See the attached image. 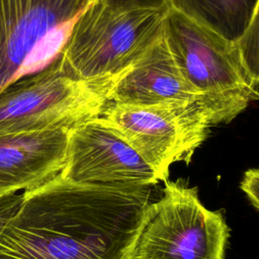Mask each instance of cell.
<instances>
[{
  "instance_id": "1",
  "label": "cell",
  "mask_w": 259,
  "mask_h": 259,
  "mask_svg": "<svg viewBox=\"0 0 259 259\" xmlns=\"http://www.w3.org/2000/svg\"><path fill=\"white\" fill-rule=\"evenodd\" d=\"M152 187L81 184L61 173L24 191L0 234V259H133Z\"/></svg>"
},
{
  "instance_id": "2",
  "label": "cell",
  "mask_w": 259,
  "mask_h": 259,
  "mask_svg": "<svg viewBox=\"0 0 259 259\" xmlns=\"http://www.w3.org/2000/svg\"><path fill=\"white\" fill-rule=\"evenodd\" d=\"M168 9H122L93 0L60 53L62 68L83 81L115 80L163 37Z\"/></svg>"
},
{
  "instance_id": "3",
  "label": "cell",
  "mask_w": 259,
  "mask_h": 259,
  "mask_svg": "<svg viewBox=\"0 0 259 259\" xmlns=\"http://www.w3.org/2000/svg\"><path fill=\"white\" fill-rule=\"evenodd\" d=\"M164 37L184 79L201 96L214 125L226 124L259 100L237 44L169 8Z\"/></svg>"
},
{
  "instance_id": "4",
  "label": "cell",
  "mask_w": 259,
  "mask_h": 259,
  "mask_svg": "<svg viewBox=\"0 0 259 259\" xmlns=\"http://www.w3.org/2000/svg\"><path fill=\"white\" fill-rule=\"evenodd\" d=\"M115 80L89 82L73 78L64 71L58 57L42 70L0 92V134L71 131L100 115Z\"/></svg>"
},
{
  "instance_id": "5",
  "label": "cell",
  "mask_w": 259,
  "mask_h": 259,
  "mask_svg": "<svg viewBox=\"0 0 259 259\" xmlns=\"http://www.w3.org/2000/svg\"><path fill=\"white\" fill-rule=\"evenodd\" d=\"M229 238L225 217L201 203L196 186L167 180L150 207L133 259H225Z\"/></svg>"
},
{
  "instance_id": "6",
  "label": "cell",
  "mask_w": 259,
  "mask_h": 259,
  "mask_svg": "<svg viewBox=\"0 0 259 259\" xmlns=\"http://www.w3.org/2000/svg\"><path fill=\"white\" fill-rule=\"evenodd\" d=\"M99 116L131 144L164 182L172 164H189L214 126L211 113L199 100L151 106L108 102Z\"/></svg>"
},
{
  "instance_id": "7",
  "label": "cell",
  "mask_w": 259,
  "mask_h": 259,
  "mask_svg": "<svg viewBox=\"0 0 259 259\" xmlns=\"http://www.w3.org/2000/svg\"><path fill=\"white\" fill-rule=\"evenodd\" d=\"M93 0H0V92L55 61Z\"/></svg>"
},
{
  "instance_id": "8",
  "label": "cell",
  "mask_w": 259,
  "mask_h": 259,
  "mask_svg": "<svg viewBox=\"0 0 259 259\" xmlns=\"http://www.w3.org/2000/svg\"><path fill=\"white\" fill-rule=\"evenodd\" d=\"M61 175L81 184L153 187L161 180L131 144L100 116L70 131Z\"/></svg>"
},
{
  "instance_id": "9",
  "label": "cell",
  "mask_w": 259,
  "mask_h": 259,
  "mask_svg": "<svg viewBox=\"0 0 259 259\" xmlns=\"http://www.w3.org/2000/svg\"><path fill=\"white\" fill-rule=\"evenodd\" d=\"M70 131L0 134V197L34 189L63 170Z\"/></svg>"
},
{
  "instance_id": "10",
  "label": "cell",
  "mask_w": 259,
  "mask_h": 259,
  "mask_svg": "<svg viewBox=\"0 0 259 259\" xmlns=\"http://www.w3.org/2000/svg\"><path fill=\"white\" fill-rule=\"evenodd\" d=\"M197 100L203 103L201 96L182 76L163 35L116 78L108 102L151 106Z\"/></svg>"
},
{
  "instance_id": "11",
  "label": "cell",
  "mask_w": 259,
  "mask_h": 259,
  "mask_svg": "<svg viewBox=\"0 0 259 259\" xmlns=\"http://www.w3.org/2000/svg\"><path fill=\"white\" fill-rule=\"evenodd\" d=\"M258 0H169V7L225 39L238 44Z\"/></svg>"
},
{
  "instance_id": "12",
  "label": "cell",
  "mask_w": 259,
  "mask_h": 259,
  "mask_svg": "<svg viewBox=\"0 0 259 259\" xmlns=\"http://www.w3.org/2000/svg\"><path fill=\"white\" fill-rule=\"evenodd\" d=\"M237 46L247 71L259 83V0L250 23Z\"/></svg>"
},
{
  "instance_id": "13",
  "label": "cell",
  "mask_w": 259,
  "mask_h": 259,
  "mask_svg": "<svg viewBox=\"0 0 259 259\" xmlns=\"http://www.w3.org/2000/svg\"><path fill=\"white\" fill-rule=\"evenodd\" d=\"M240 189L245 193L249 202L259 211V168H251L244 172Z\"/></svg>"
},
{
  "instance_id": "14",
  "label": "cell",
  "mask_w": 259,
  "mask_h": 259,
  "mask_svg": "<svg viewBox=\"0 0 259 259\" xmlns=\"http://www.w3.org/2000/svg\"><path fill=\"white\" fill-rule=\"evenodd\" d=\"M23 199L22 194H11L0 197V234L11 220L14 213L17 211Z\"/></svg>"
},
{
  "instance_id": "15",
  "label": "cell",
  "mask_w": 259,
  "mask_h": 259,
  "mask_svg": "<svg viewBox=\"0 0 259 259\" xmlns=\"http://www.w3.org/2000/svg\"><path fill=\"white\" fill-rule=\"evenodd\" d=\"M106 3L122 9H166L169 7V0H103Z\"/></svg>"
}]
</instances>
